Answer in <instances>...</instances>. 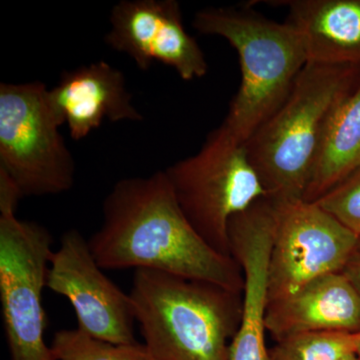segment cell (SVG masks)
<instances>
[{
	"label": "cell",
	"instance_id": "1",
	"mask_svg": "<svg viewBox=\"0 0 360 360\" xmlns=\"http://www.w3.org/2000/svg\"><path fill=\"white\" fill-rule=\"evenodd\" d=\"M103 222L89 238L103 269H149L243 292L233 257L200 238L180 210L165 172L116 182L104 200Z\"/></svg>",
	"mask_w": 360,
	"mask_h": 360
},
{
	"label": "cell",
	"instance_id": "13",
	"mask_svg": "<svg viewBox=\"0 0 360 360\" xmlns=\"http://www.w3.org/2000/svg\"><path fill=\"white\" fill-rule=\"evenodd\" d=\"M307 63L360 68V0H285Z\"/></svg>",
	"mask_w": 360,
	"mask_h": 360
},
{
	"label": "cell",
	"instance_id": "2",
	"mask_svg": "<svg viewBox=\"0 0 360 360\" xmlns=\"http://www.w3.org/2000/svg\"><path fill=\"white\" fill-rule=\"evenodd\" d=\"M130 300L153 360H231L243 292L149 269L134 270Z\"/></svg>",
	"mask_w": 360,
	"mask_h": 360
},
{
	"label": "cell",
	"instance_id": "21",
	"mask_svg": "<svg viewBox=\"0 0 360 360\" xmlns=\"http://www.w3.org/2000/svg\"><path fill=\"white\" fill-rule=\"evenodd\" d=\"M357 250H360V238H359V248H357Z\"/></svg>",
	"mask_w": 360,
	"mask_h": 360
},
{
	"label": "cell",
	"instance_id": "12",
	"mask_svg": "<svg viewBox=\"0 0 360 360\" xmlns=\"http://www.w3.org/2000/svg\"><path fill=\"white\" fill-rule=\"evenodd\" d=\"M265 326L276 341L310 331L360 333V295L342 272L326 274L269 302Z\"/></svg>",
	"mask_w": 360,
	"mask_h": 360
},
{
	"label": "cell",
	"instance_id": "11",
	"mask_svg": "<svg viewBox=\"0 0 360 360\" xmlns=\"http://www.w3.org/2000/svg\"><path fill=\"white\" fill-rule=\"evenodd\" d=\"M49 101L75 141L86 137L104 120H142L141 113L132 104L124 75L103 60L66 71L49 90Z\"/></svg>",
	"mask_w": 360,
	"mask_h": 360
},
{
	"label": "cell",
	"instance_id": "3",
	"mask_svg": "<svg viewBox=\"0 0 360 360\" xmlns=\"http://www.w3.org/2000/svg\"><path fill=\"white\" fill-rule=\"evenodd\" d=\"M360 82V68L307 63L283 105L245 143L267 196L303 200L333 113Z\"/></svg>",
	"mask_w": 360,
	"mask_h": 360
},
{
	"label": "cell",
	"instance_id": "16",
	"mask_svg": "<svg viewBox=\"0 0 360 360\" xmlns=\"http://www.w3.org/2000/svg\"><path fill=\"white\" fill-rule=\"evenodd\" d=\"M51 349L53 360H153L141 343L115 345L78 328L56 331Z\"/></svg>",
	"mask_w": 360,
	"mask_h": 360
},
{
	"label": "cell",
	"instance_id": "17",
	"mask_svg": "<svg viewBox=\"0 0 360 360\" xmlns=\"http://www.w3.org/2000/svg\"><path fill=\"white\" fill-rule=\"evenodd\" d=\"M314 202L360 238V169Z\"/></svg>",
	"mask_w": 360,
	"mask_h": 360
},
{
	"label": "cell",
	"instance_id": "7",
	"mask_svg": "<svg viewBox=\"0 0 360 360\" xmlns=\"http://www.w3.org/2000/svg\"><path fill=\"white\" fill-rule=\"evenodd\" d=\"M0 207V300L11 360H53L45 343L42 291L53 251L44 226Z\"/></svg>",
	"mask_w": 360,
	"mask_h": 360
},
{
	"label": "cell",
	"instance_id": "20",
	"mask_svg": "<svg viewBox=\"0 0 360 360\" xmlns=\"http://www.w3.org/2000/svg\"><path fill=\"white\" fill-rule=\"evenodd\" d=\"M355 354H356L357 356H359L360 359V341L359 343V347H357L356 352H355Z\"/></svg>",
	"mask_w": 360,
	"mask_h": 360
},
{
	"label": "cell",
	"instance_id": "15",
	"mask_svg": "<svg viewBox=\"0 0 360 360\" xmlns=\"http://www.w3.org/2000/svg\"><path fill=\"white\" fill-rule=\"evenodd\" d=\"M360 333L310 331L276 341L270 360H338L355 354Z\"/></svg>",
	"mask_w": 360,
	"mask_h": 360
},
{
	"label": "cell",
	"instance_id": "10",
	"mask_svg": "<svg viewBox=\"0 0 360 360\" xmlns=\"http://www.w3.org/2000/svg\"><path fill=\"white\" fill-rule=\"evenodd\" d=\"M110 25L106 44L134 59L139 70L160 61L186 82L207 73L205 53L187 33L175 0H122L111 11Z\"/></svg>",
	"mask_w": 360,
	"mask_h": 360
},
{
	"label": "cell",
	"instance_id": "6",
	"mask_svg": "<svg viewBox=\"0 0 360 360\" xmlns=\"http://www.w3.org/2000/svg\"><path fill=\"white\" fill-rule=\"evenodd\" d=\"M42 82L0 84V170L21 195L70 191L75 163Z\"/></svg>",
	"mask_w": 360,
	"mask_h": 360
},
{
	"label": "cell",
	"instance_id": "4",
	"mask_svg": "<svg viewBox=\"0 0 360 360\" xmlns=\"http://www.w3.org/2000/svg\"><path fill=\"white\" fill-rule=\"evenodd\" d=\"M193 26L217 35L238 52L241 82L222 127L248 142L288 98L307 65L302 42L288 23L245 7H210L195 13Z\"/></svg>",
	"mask_w": 360,
	"mask_h": 360
},
{
	"label": "cell",
	"instance_id": "9",
	"mask_svg": "<svg viewBox=\"0 0 360 360\" xmlns=\"http://www.w3.org/2000/svg\"><path fill=\"white\" fill-rule=\"evenodd\" d=\"M46 288L68 298L80 330L115 345L139 343L129 293L123 292L104 274L90 250L89 239L77 229L66 231L52 253Z\"/></svg>",
	"mask_w": 360,
	"mask_h": 360
},
{
	"label": "cell",
	"instance_id": "8",
	"mask_svg": "<svg viewBox=\"0 0 360 360\" xmlns=\"http://www.w3.org/2000/svg\"><path fill=\"white\" fill-rule=\"evenodd\" d=\"M274 201L269 302L293 295L319 277L342 271L359 243L354 233L317 203Z\"/></svg>",
	"mask_w": 360,
	"mask_h": 360
},
{
	"label": "cell",
	"instance_id": "5",
	"mask_svg": "<svg viewBox=\"0 0 360 360\" xmlns=\"http://www.w3.org/2000/svg\"><path fill=\"white\" fill-rule=\"evenodd\" d=\"M165 172L189 224L210 248L232 257L229 221L267 196L245 142L220 125L198 153Z\"/></svg>",
	"mask_w": 360,
	"mask_h": 360
},
{
	"label": "cell",
	"instance_id": "19",
	"mask_svg": "<svg viewBox=\"0 0 360 360\" xmlns=\"http://www.w3.org/2000/svg\"><path fill=\"white\" fill-rule=\"evenodd\" d=\"M338 360H360L359 357L356 354H352L347 355V356L342 357V359Z\"/></svg>",
	"mask_w": 360,
	"mask_h": 360
},
{
	"label": "cell",
	"instance_id": "18",
	"mask_svg": "<svg viewBox=\"0 0 360 360\" xmlns=\"http://www.w3.org/2000/svg\"><path fill=\"white\" fill-rule=\"evenodd\" d=\"M360 295V250L355 251L342 271Z\"/></svg>",
	"mask_w": 360,
	"mask_h": 360
},
{
	"label": "cell",
	"instance_id": "14",
	"mask_svg": "<svg viewBox=\"0 0 360 360\" xmlns=\"http://www.w3.org/2000/svg\"><path fill=\"white\" fill-rule=\"evenodd\" d=\"M360 169V82L333 113L303 200L314 202Z\"/></svg>",
	"mask_w": 360,
	"mask_h": 360
}]
</instances>
